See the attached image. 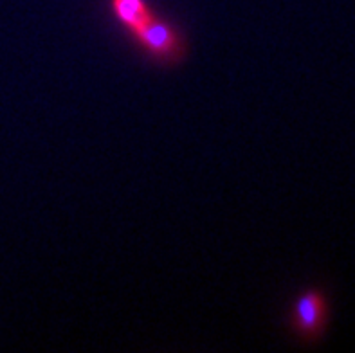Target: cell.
Returning a JSON list of instances; mask_svg holds the SVG:
<instances>
[{
  "mask_svg": "<svg viewBox=\"0 0 355 353\" xmlns=\"http://www.w3.org/2000/svg\"><path fill=\"white\" fill-rule=\"evenodd\" d=\"M128 35L148 58L161 65H177L186 56L184 36L180 35L177 26L159 17L155 11L130 29Z\"/></svg>",
  "mask_w": 355,
  "mask_h": 353,
  "instance_id": "1",
  "label": "cell"
},
{
  "mask_svg": "<svg viewBox=\"0 0 355 353\" xmlns=\"http://www.w3.org/2000/svg\"><path fill=\"white\" fill-rule=\"evenodd\" d=\"M327 321V301L320 291H305L297 295L293 307V328L305 339L321 334Z\"/></svg>",
  "mask_w": 355,
  "mask_h": 353,
  "instance_id": "2",
  "label": "cell"
},
{
  "mask_svg": "<svg viewBox=\"0 0 355 353\" xmlns=\"http://www.w3.org/2000/svg\"><path fill=\"white\" fill-rule=\"evenodd\" d=\"M110 11L126 33L152 13L146 0H110Z\"/></svg>",
  "mask_w": 355,
  "mask_h": 353,
  "instance_id": "3",
  "label": "cell"
}]
</instances>
